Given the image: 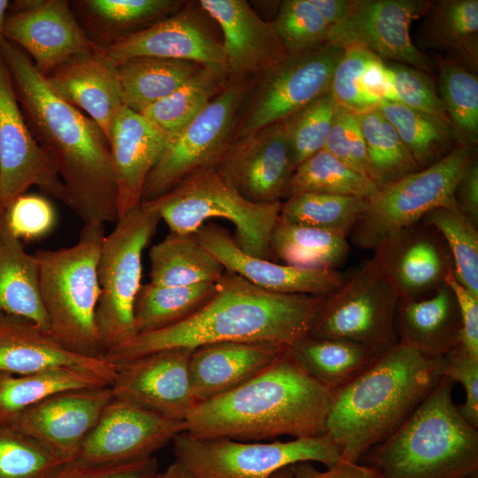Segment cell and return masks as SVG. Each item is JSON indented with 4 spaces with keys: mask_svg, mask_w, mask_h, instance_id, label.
<instances>
[{
    "mask_svg": "<svg viewBox=\"0 0 478 478\" xmlns=\"http://www.w3.org/2000/svg\"><path fill=\"white\" fill-rule=\"evenodd\" d=\"M0 54L24 117L52 158L65 189L64 204L83 223H116L117 191L110 144L100 127L57 95L19 46L5 37Z\"/></svg>",
    "mask_w": 478,
    "mask_h": 478,
    "instance_id": "obj_1",
    "label": "cell"
},
{
    "mask_svg": "<svg viewBox=\"0 0 478 478\" xmlns=\"http://www.w3.org/2000/svg\"><path fill=\"white\" fill-rule=\"evenodd\" d=\"M215 287L213 297L189 319L138 334L108 351L104 358L118 364L162 350L220 342L268 343L288 348L309 334L328 297L267 291L227 271Z\"/></svg>",
    "mask_w": 478,
    "mask_h": 478,
    "instance_id": "obj_2",
    "label": "cell"
},
{
    "mask_svg": "<svg viewBox=\"0 0 478 478\" xmlns=\"http://www.w3.org/2000/svg\"><path fill=\"white\" fill-rule=\"evenodd\" d=\"M334 399L335 391L311 377L286 348L247 382L196 405L186 431L239 441L321 436Z\"/></svg>",
    "mask_w": 478,
    "mask_h": 478,
    "instance_id": "obj_3",
    "label": "cell"
},
{
    "mask_svg": "<svg viewBox=\"0 0 478 478\" xmlns=\"http://www.w3.org/2000/svg\"><path fill=\"white\" fill-rule=\"evenodd\" d=\"M445 358H428L398 341L335 391L326 434L341 459L359 463L392 435L444 376Z\"/></svg>",
    "mask_w": 478,
    "mask_h": 478,
    "instance_id": "obj_4",
    "label": "cell"
},
{
    "mask_svg": "<svg viewBox=\"0 0 478 478\" xmlns=\"http://www.w3.org/2000/svg\"><path fill=\"white\" fill-rule=\"evenodd\" d=\"M443 376L413 413L360 464L377 478H457L478 472V428L469 425Z\"/></svg>",
    "mask_w": 478,
    "mask_h": 478,
    "instance_id": "obj_5",
    "label": "cell"
},
{
    "mask_svg": "<svg viewBox=\"0 0 478 478\" xmlns=\"http://www.w3.org/2000/svg\"><path fill=\"white\" fill-rule=\"evenodd\" d=\"M105 235L104 223L87 222L75 244L34 254L50 335L69 351L91 358H104L96 312L97 260Z\"/></svg>",
    "mask_w": 478,
    "mask_h": 478,
    "instance_id": "obj_6",
    "label": "cell"
},
{
    "mask_svg": "<svg viewBox=\"0 0 478 478\" xmlns=\"http://www.w3.org/2000/svg\"><path fill=\"white\" fill-rule=\"evenodd\" d=\"M142 203L158 212L170 232L178 234H194L210 219L227 220L234 224L233 237L243 251L275 261L270 239L281 201L257 204L247 200L214 166L195 171L162 196Z\"/></svg>",
    "mask_w": 478,
    "mask_h": 478,
    "instance_id": "obj_7",
    "label": "cell"
},
{
    "mask_svg": "<svg viewBox=\"0 0 478 478\" xmlns=\"http://www.w3.org/2000/svg\"><path fill=\"white\" fill-rule=\"evenodd\" d=\"M160 220L141 203L119 218L104 237L97 260L100 296L96 312L104 358L137 335L134 307L142 285V256Z\"/></svg>",
    "mask_w": 478,
    "mask_h": 478,
    "instance_id": "obj_8",
    "label": "cell"
},
{
    "mask_svg": "<svg viewBox=\"0 0 478 478\" xmlns=\"http://www.w3.org/2000/svg\"><path fill=\"white\" fill-rule=\"evenodd\" d=\"M475 155L474 148L458 144L429 166L380 187L367 198L365 211L351 229V242L375 250L431 211L457 204L456 187Z\"/></svg>",
    "mask_w": 478,
    "mask_h": 478,
    "instance_id": "obj_9",
    "label": "cell"
},
{
    "mask_svg": "<svg viewBox=\"0 0 478 478\" xmlns=\"http://www.w3.org/2000/svg\"><path fill=\"white\" fill-rule=\"evenodd\" d=\"M172 443L175 460L202 478H266L296 463L329 467L341 458L327 434L289 441H239L183 431Z\"/></svg>",
    "mask_w": 478,
    "mask_h": 478,
    "instance_id": "obj_10",
    "label": "cell"
},
{
    "mask_svg": "<svg viewBox=\"0 0 478 478\" xmlns=\"http://www.w3.org/2000/svg\"><path fill=\"white\" fill-rule=\"evenodd\" d=\"M344 50L342 46L325 43L311 51L287 55L251 78L237 113L233 141L280 123L328 92Z\"/></svg>",
    "mask_w": 478,
    "mask_h": 478,
    "instance_id": "obj_11",
    "label": "cell"
},
{
    "mask_svg": "<svg viewBox=\"0 0 478 478\" xmlns=\"http://www.w3.org/2000/svg\"><path fill=\"white\" fill-rule=\"evenodd\" d=\"M399 299L373 258L327 297L308 335L352 342L380 356L399 341Z\"/></svg>",
    "mask_w": 478,
    "mask_h": 478,
    "instance_id": "obj_12",
    "label": "cell"
},
{
    "mask_svg": "<svg viewBox=\"0 0 478 478\" xmlns=\"http://www.w3.org/2000/svg\"><path fill=\"white\" fill-rule=\"evenodd\" d=\"M250 80L229 76L224 89L189 124L169 136L146 179L142 202L162 196L195 171L216 166L233 142Z\"/></svg>",
    "mask_w": 478,
    "mask_h": 478,
    "instance_id": "obj_13",
    "label": "cell"
},
{
    "mask_svg": "<svg viewBox=\"0 0 478 478\" xmlns=\"http://www.w3.org/2000/svg\"><path fill=\"white\" fill-rule=\"evenodd\" d=\"M432 2L350 0L343 19L329 28L326 43L360 47L382 60L397 61L429 73L431 59L412 41L410 27L426 14Z\"/></svg>",
    "mask_w": 478,
    "mask_h": 478,
    "instance_id": "obj_14",
    "label": "cell"
},
{
    "mask_svg": "<svg viewBox=\"0 0 478 478\" xmlns=\"http://www.w3.org/2000/svg\"><path fill=\"white\" fill-rule=\"evenodd\" d=\"M32 186L64 202L56 166L32 133L0 54V203L6 208Z\"/></svg>",
    "mask_w": 478,
    "mask_h": 478,
    "instance_id": "obj_15",
    "label": "cell"
},
{
    "mask_svg": "<svg viewBox=\"0 0 478 478\" xmlns=\"http://www.w3.org/2000/svg\"><path fill=\"white\" fill-rule=\"evenodd\" d=\"M186 431V423L165 418L113 397L81 443L73 459L85 466L141 461Z\"/></svg>",
    "mask_w": 478,
    "mask_h": 478,
    "instance_id": "obj_16",
    "label": "cell"
},
{
    "mask_svg": "<svg viewBox=\"0 0 478 478\" xmlns=\"http://www.w3.org/2000/svg\"><path fill=\"white\" fill-rule=\"evenodd\" d=\"M192 350H162L115 364L114 397L185 422L196 405L189 376Z\"/></svg>",
    "mask_w": 478,
    "mask_h": 478,
    "instance_id": "obj_17",
    "label": "cell"
},
{
    "mask_svg": "<svg viewBox=\"0 0 478 478\" xmlns=\"http://www.w3.org/2000/svg\"><path fill=\"white\" fill-rule=\"evenodd\" d=\"M214 167L241 196L257 204L285 198L295 171L281 123L234 140Z\"/></svg>",
    "mask_w": 478,
    "mask_h": 478,
    "instance_id": "obj_18",
    "label": "cell"
},
{
    "mask_svg": "<svg viewBox=\"0 0 478 478\" xmlns=\"http://www.w3.org/2000/svg\"><path fill=\"white\" fill-rule=\"evenodd\" d=\"M104 48L117 65L132 58L156 57L191 61L228 72L222 42L189 4Z\"/></svg>",
    "mask_w": 478,
    "mask_h": 478,
    "instance_id": "obj_19",
    "label": "cell"
},
{
    "mask_svg": "<svg viewBox=\"0 0 478 478\" xmlns=\"http://www.w3.org/2000/svg\"><path fill=\"white\" fill-rule=\"evenodd\" d=\"M225 269L267 291L329 297L345 279L335 269L302 268L252 256L243 251L223 227L206 222L194 234Z\"/></svg>",
    "mask_w": 478,
    "mask_h": 478,
    "instance_id": "obj_20",
    "label": "cell"
},
{
    "mask_svg": "<svg viewBox=\"0 0 478 478\" xmlns=\"http://www.w3.org/2000/svg\"><path fill=\"white\" fill-rule=\"evenodd\" d=\"M4 37L44 76L72 57L101 46L89 38L65 0H36L28 9L8 14Z\"/></svg>",
    "mask_w": 478,
    "mask_h": 478,
    "instance_id": "obj_21",
    "label": "cell"
},
{
    "mask_svg": "<svg viewBox=\"0 0 478 478\" xmlns=\"http://www.w3.org/2000/svg\"><path fill=\"white\" fill-rule=\"evenodd\" d=\"M113 397L111 386L60 392L26 409L8 424L73 460Z\"/></svg>",
    "mask_w": 478,
    "mask_h": 478,
    "instance_id": "obj_22",
    "label": "cell"
},
{
    "mask_svg": "<svg viewBox=\"0 0 478 478\" xmlns=\"http://www.w3.org/2000/svg\"><path fill=\"white\" fill-rule=\"evenodd\" d=\"M417 224L390 235L374 251V260L400 299L430 295L453 272L448 249L430 226Z\"/></svg>",
    "mask_w": 478,
    "mask_h": 478,
    "instance_id": "obj_23",
    "label": "cell"
},
{
    "mask_svg": "<svg viewBox=\"0 0 478 478\" xmlns=\"http://www.w3.org/2000/svg\"><path fill=\"white\" fill-rule=\"evenodd\" d=\"M203 12L220 27L228 74L252 78L274 66L288 53L271 21L245 0H200Z\"/></svg>",
    "mask_w": 478,
    "mask_h": 478,
    "instance_id": "obj_24",
    "label": "cell"
},
{
    "mask_svg": "<svg viewBox=\"0 0 478 478\" xmlns=\"http://www.w3.org/2000/svg\"><path fill=\"white\" fill-rule=\"evenodd\" d=\"M45 78L57 95L84 111L109 142L113 121L125 105L117 64L104 46L72 57Z\"/></svg>",
    "mask_w": 478,
    "mask_h": 478,
    "instance_id": "obj_25",
    "label": "cell"
},
{
    "mask_svg": "<svg viewBox=\"0 0 478 478\" xmlns=\"http://www.w3.org/2000/svg\"><path fill=\"white\" fill-rule=\"evenodd\" d=\"M169 135L126 106L116 116L109 139L119 218L139 206L146 179L164 152Z\"/></svg>",
    "mask_w": 478,
    "mask_h": 478,
    "instance_id": "obj_26",
    "label": "cell"
},
{
    "mask_svg": "<svg viewBox=\"0 0 478 478\" xmlns=\"http://www.w3.org/2000/svg\"><path fill=\"white\" fill-rule=\"evenodd\" d=\"M57 367L96 371L113 382L115 364L73 352L35 322L0 312V373L26 374Z\"/></svg>",
    "mask_w": 478,
    "mask_h": 478,
    "instance_id": "obj_27",
    "label": "cell"
},
{
    "mask_svg": "<svg viewBox=\"0 0 478 478\" xmlns=\"http://www.w3.org/2000/svg\"><path fill=\"white\" fill-rule=\"evenodd\" d=\"M284 349L273 343L252 342H220L194 348L189 358V376L196 405L247 382Z\"/></svg>",
    "mask_w": 478,
    "mask_h": 478,
    "instance_id": "obj_28",
    "label": "cell"
},
{
    "mask_svg": "<svg viewBox=\"0 0 478 478\" xmlns=\"http://www.w3.org/2000/svg\"><path fill=\"white\" fill-rule=\"evenodd\" d=\"M398 340L428 358H443L460 342L461 320L451 288L443 282L419 299H399Z\"/></svg>",
    "mask_w": 478,
    "mask_h": 478,
    "instance_id": "obj_29",
    "label": "cell"
},
{
    "mask_svg": "<svg viewBox=\"0 0 478 478\" xmlns=\"http://www.w3.org/2000/svg\"><path fill=\"white\" fill-rule=\"evenodd\" d=\"M424 18L419 45L443 52L445 59L477 73L478 1H433Z\"/></svg>",
    "mask_w": 478,
    "mask_h": 478,
    "instance_id": "obj_30",
    "label": "cell"
},
{
    "mask_svg": "<svg viewBox=\"0 0 478 478\" xmlns=\"http://www.w3.org/2000/svg\"><path fill=\"white\" fill-rule=\"evenodd\" d=\"M0 312L26 318L50 334L37 260L25 251L4 220L0 230Z\"/></svg>",
    "mask_w": 478,
    "mask_h": 478,
    "instance_id": "obj_31",
    "label": "cell"
},
{
    "mask_svg": "<svg viewBox=\"0 0 478 478\" xmlns=\"http://www.w3.org/2000/svg\"><path fill=\"white\" fill-rule=\"evenodd\" d=\"M112 381L90 369L57 367L26 374L0 373V424L60 392L111 386Z\"/></svg>",
    "mask_w": 478,
    "mask_h": 478,
    "instance_id": "obj_32",
    "label": "cell"
},
{
    "mask_svg": "<svg viewBox=\"0 0 478 478\" xmlns=\"http://www.w3.org/2000/svg\"><path fill=\"white\" fill-rule=\"evenodd\" d=\"M289 351L311 377L334 391L356 379L378 358L369 349L352 342L308 335Z\"/></svg>",
    "mask_w": 478,
    "mask_h": 478,
    "instance_id": "obj_33",
    "label": "cell"
},
{
    "mask_svg": "<svg viewBox=\"0 0 478 478\" xmlns=\"http://www.w3.org/2000/svg\"><path fill=\"white\" fill-rule=\"evenodd\" d=\"M149 257L150 282L158 286L216 282L225 273L193 234L170 232L150 248Z\"/></svg>",
    "mask_w": 478,
    "mask_h": 478,
    "instance_id": "obj_34",
    "label": "cell"
},
{
    "mask_svg": "<svg viewBox=\"0 0 478 478\" xmlns=\"http://www.w3.org/2000/svg\"><path fill=\"white\" fill-rule=\"evenodd\" d=\"M343 231L289 224L278 220L270 239L275 261L313 269H335L351 248Z\"/></svg>",
    "mask_w": 478,
    "mask_h": 478,
    "instance_id": "obj_35",
    "label": "cell"
},
{
    "mask_svg": "<svg viewBox=\"0 0 478 478\" xmlns=\"http://www.w3.org/2000/svg\"><path fill=\"white\" fill-rule=\"evenodd\" d=\"M201 65L186 60L136 57L117 65L124 105L142 112L184 83Z\"/></svg>",
    "mask_w": 478,
    "mask_h": 478,
    "instance_id": "obj_36",
    "label": "cell"
},
{
    "mask_svg": "<svg viewBox=\"0 0 478 478\" xmlns=\"http://www.w3.org/2000/svg\"><path fill=\"white\" fill-rule=\"evenodd\" d=\"M215 292V282L189 286L142 284L134 307L137 335L160 330L189 319L201 310Z\"/></svg>",
    "mask_w": 478,
    "mask_h": 478,
    "instance_id": "obj_37",
    "label": "cell"
},
{
    "mask_svg": "<svg viewBox=\"0 0 478 478\" xmlns=\"http://www.w3.org/2000/svg\"><path fill=\"white\" fill-rule=\"evenodd\" d=\"M228 80L227 71L201 66L171 94L140 113L171 136L195 119L224 89Z\"/></svg>",
    "mask_w": 478,
    "mask_h": 478,
    "instance_id": "obj_38",
    "label": "cell"
},
{
    "mask_svg": "<svg viewBox=\"0 0 478 478\" xmlns=\"http://www.w3.org/2000/svg\"><path fill=\"white\" fill-rule=\"evenodd\" d=\"M376 108L395 128L420 168L429 166L459 144L451 129L397 101L382 100Z\"/></svg>",
    "mask_w": 478,
    "mask_h": 478,
    "instance_id": "obj_39",
    "label": "cell"
},
{
    "mask_svg": "<svg viewBox=\"0 0 478 478\" xmlns=\"http://www.w3.org/2000/svg\"><path fill=\"white\" fill-rule=\"evenodd\" d=\"M357 114L371 178L379 188L420 169L395 128L376 107Z\"/></svg>",
    "mask_w": 478,
    "mask_h": 478,
    "instance_id": "obj_40",
    "label": "cell"
},
{
    "mask_svg": "<svg viewBox=\"0 0 478 478\" xmlns=\"http://www.w3.org/2000/svg\"><path fill=\"white\" fill-rule=\"evenodd\" d=\"M379 187L322 149L294 171L285 198L305 192L370 197Z\"/></svg>",
    "mask_w": 478,
    "mask_h": 478,
    "instance_id": "obj_41",
    "label": "cell"
},
{
    "mask_svg": "<svg viewBox=\"0 0 478 478\" xmlns=\"http://www.w3.org/2000/svg\"><path fill=\"white\" fill-rule=\"evenodd\" d=\"M438 95L459 143L475 148L478 142V76L439 57Z\"/></svg>",
    "mask_w": 478,
    "mask_h": 478,
    "instance_id": "obj_42",
    "label": "cell"
},
{
    "mask_svg": "<svg viewBox=\"0 0 478 478\" xmlns=\"http://www.w3.org/2000/svg\"><path fill=\"white\" fill-rule=\"evenodd\" d=\"M367 204V198L305 192L281 202L279 220L319 228L350 232Z\"/></svg>",
    "mask_w": 478,
    "mask_h": 478,
    "instance_id": "obj_43",
    "label": "cell"
},
{
    "mask_svg": "<svg viewBox=\"0 0 478 478\" xmlns=\"http://www.w3.org/2000/svg\"><path fill=\"white\" fill-rule=\"evenodd\" d=\"M443 240L451 255L455 278L478 296V231L457 204L431 211L424 217Z\"/></svg>",
    "mask_w": 478,
    "mask_h": 478,
    "instance_id": "obj_44",
    "label": "cell"
},
{
    "mask_svg": "<svg viewBox=\"0 0 478 478\" xmlns=\"http://www.w3.org/2000/svg\"><path fill=\"white\" fill-rule=\"evenodd\" d=\"M73 460L9 424H0V478H55Z\"/></svg>",
    "mask_w": 478,
    "mask_h": 478,
    "instance_id": "obj_45",
    "label": "cell"
},
{
    "mask_svg": "<svg viewBox=\"0 0 478 478\" xmlns=\"http://www.w3.org/2000/svg\"><path fill=\"white\" fill-rule=\"evenodd\" d=\"M183 3L179 0H85L81 5L97 28L114 36V41L175 13Z\"/></svg>",
    "mask_w": 478,
    "mask_h": 478,
    "instance_id": "obj_46",
    "label": "cell"
},
{
    "mask_svg": "<svg viewBox=\"0 0 478 478\" xmlns=\"http://www.w3.org/2000/svg\"><path fill=\"white\" fill-rule=\"evenodd\" d=\"M339 107L328 91L280 122L295 169L324 149Z\"/></svg>",
    "mask_w": 478,
    "mask_h": 478,
    "instance_id": "obj_47",
    "label": "cell"
},
{
    "mask_svg": "<svg viewBox=\"0 0 478 478\" xmlns=\"http://www.w3.org/2000/svg\"><path fill=\"white\" fill-rule=\"evenodd\" d=\"M288 55L313 50L327 42L329 27L311 0H284L271 21Z\"/></svg>",
    "mask_w": 478,
    "mask_h": 478,
    "instance_id": "obj_48",
    "label": "cell"
},
{
    "mask_svg": "<svg viewBox=\"0 0 478 478\" xmlns=\"http://www.w3.org/2000/svg\"><path fill=\"white\" fill-rule=\"evenodd\" d=\"M397 101L436 119L451 129L436 85L430 76L404 64H385Z\"/></svg>",
    "mask_w": 478,
    "mask_h": 478,
    "instance_id": "obj_49",
    "label": "cell"
},
{
    "mask_svg": "<svg viewBox=\"0 0 478 478\" xmlns=\"http://www.w3.org/2000/svg\"><path fill=\"white\" fill-rule=\"evenodd\" d=\"M378 57L360 47H347L336 64L329 91L337 104L356 113L375 108L377 102L364 92L362 76L371 62Z\"/></svg>",
    "mask_w": 478,
    "mask_h": 478,
    "instance_id": "obj_50",
    "label": "cell"
},
{
    "mask_svg": "<svg viewBox=\"0 0 478 478\" xmlns=\"http://www.w3.org/2000/svg\"><path fill=\"white\" fill-rule=\"evenodd\" d=\"M56 212L48 199L35 194H23L6 208L4 222L19 240H35L45 236L56 224Z\"/></svg>",
    "mask_w": 478,
    "mask_h": 478,
    "instance_id": "obj_51",
    "label": "cell"
},
{
    "mask_svg": "<svg viewBox=\"0 0 478 478\" xmlns=\"http://www.w3.org/2000/svg\"><path fill=\"white\" fill-rule=\"evenodd\" d=\"M444 358V376L460 383L465 390V402L458 406L459 412L469 425L478 428V358L459 343Z\"/></svg>",
    "mask_w": 478,
    "mask_h": 478,
    "instance_id": "obj_52",
    "label": "cell"
},
{
    "mask_svg": "<svg viewBox=\"0 0 478 478\" xmlns=\"http://www.w3.org/2000/svg\"><path fill=\"white\" fill-rule=\"evenodd\" d=\"M158 460L151 457L141 461L111 466H85L73 460L55 478H156Z\"/></svg>",
    "mask_w": 478,
    "mask_h": 478,
    "instance_id": "obj_53",
    "label": "cell"
},
{
    "mask_svg": "<svg viewBox=\"0 0 478 478\" xmlns=\"http://www.w3.org/2000/svg\"><path fill=\"white\" fill-rule=\"evenodd\" d=\"M444 282L451 288L460 315L459 344L472 356L478 358V296L464 287L454 276L448 274Z\"/></svg>",
    "mask_w": 478,
    "mask_h": 478,
    "instance_id": "obj_54",
    "label": "cell"
},
{
    "mask_svg": "<svg viewBox=\"0 0 478 478\" xmlns=\"http://www.w3.org/2000/svg\"><path fill=\"white\" fill-rule=\"evenodd\" d=\"M290 468L293 478H377L372 468L341 458L325 471L309 461L296 463Z\"/></svg>",
    "mask_w": 478,
    "mask_h": 478,
    "instance_id": "obj_55",
    "label": "cell"
},
{
    "mask_svg": "<svg viewBox=\"0 0 478 478\" xmlns=\"http://www.w3.org/2000/svg\"><path fill=\"white\" fill-rule=\"evenodd\" d=\"M455 202L459 210L475 225L478 224V163L474 158L455 189Z\"/></svg>",
    "mask_w": 478,
    "mask_h": 478,
    "instance_id": "obj_56",
    "label": "cell"
},
{
    "mask_svg": "<svg viewBox=\"0 0 478 478\" xmlns=\"http://www.w3.org/2000/svg\"><path fill=\"white\" fill-rule=\"evenodd\" d=\"M361 85L364 92L378 104L382 100L397 101L383 60L377 58L366 69Z\"/></svg>",
    "mask_w": 478,
    "mask_h": 478,
    "instance_id": "obj_57",
    "label": "cell"
},
{
    "mask_svg": "<svg viewBox=\"0 0 478 478\" xmlns=\"http://www.w3.org/2000/svg\"><path fill=\"white\" fill-rule=\"evenodd\" d=\"M329 28L339 23L347 12L350 0H311Z\"/></svg>",
    "mask_w": 478,
    "mask_h": 478,
    "instance_id": "obj_58",
    "label": "cell"
},
{
    "mask_svg": "<svg viewBox=\"0 0 478 478\" xmlns=\"http://www.w3.org/2000/svg\"><path fill=\"white\" fill-rule=\"evenodd\" d=\"M157 478H202L174 459Z\"/></svg>",
    "mask_w": 478,
    "mask_h": 478,
    "instance_id": "obj_59",
    "label": "cell"
},
{
    "mask_svg": "<svg viewBox=\"0 0 478 478\" xmlns=\"http://www.w3.org/2000/svg\"><path fill=\"white\" fill-rule=\"evenodd\" d=\"M10 7L8 0H0V42L4 38V25Z\"/></svg>",
    "mask_w": 478,
    "mask_h": 478,
    "instance_id": "obj_60",
    "label": "cell"
},
{
    "mask_svg": "<svg viewBox=\"0 0 478 478\" xmlns=\"http://www.w3.org/2000/svg\"><path fill=\"white\" fill-rule=\"evenodd\" d=\"M266 478H293L290 466L283 467Z\"/></svg>",
    "mask_w": 478,
    "mask_h": 478,
    "instance_id": "obj_61",
    "label": "cell"
},
{
    "mask_svg": "<svg viewBox=\"0 0 478 478\" xmlns=\"http://www.w3.org/2000/svg\"><path fill=\"white\" fill-rule=\"evenodd\" d=\"M4 211H5V208L0 203V230L3 225Z\"/></svg>",
    "mask_w": 478,
    "mask_h": 478,
    "instance_id": "obj_62",
    "label": "cell"
},
{
    "mask_svg": "<svg viewBox=\"0 0 478 478\" xmlns=\"http://www.w3.org/2000/svg\"><path fill=\"white\" fill-rule=\"evenodd\" d=\"M457 478H478V472H474Z\"/></svg>",
    "mask_w": 478,
    "mask_h": 478,
    "instance_id": "obj_63",
    "label": "cell"
},
{
    "mask_svg": "<svg viewBox=\"0 0 478 478\" xmlns=\"http://www.w3.org/2000/svg\"><path fill=\"white\" fill-rule=\"evenodd\" d=\"M157 477H158V475H157ZM157 477H156V478H157Z\"/></svg>",
    "mask_w": 478,
    "mask_h": 478,
    "instance_id": "obj_64",
    "label": "cell"
}]
</instances>
